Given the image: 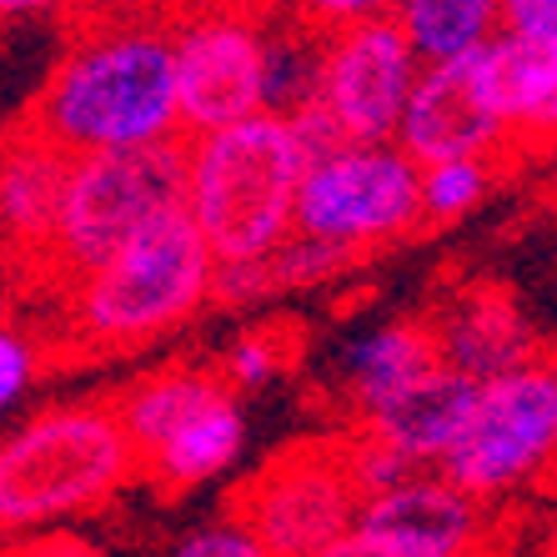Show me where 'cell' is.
Returning a JSON list of instances; mask_svg holds the SVG:
<instances>
[{"label":"cell","instance_id":"obj_23","mask_svg":"<svg viewBox=\"0 0 557 557\" xmlns=\"http://www.w3.org/2000/svg\"><path fill=\"white\" fill-rule=\"evenodd\" d=\"M397 0H286L282 15L307 36H332V30H347L357 21H372V15H392Z\"/></svg>","mask_w":557,"mask_h":557},{"label":"cell","instance_id":"obj_6","mask_svg":"<svg viewBox=\"0 0 557 557\" xmlns=\"http://www.w3.org/2000/svg\"><path fill=\"white\" fill-rule=\"evenodd\" d=\"M357 512L362 487L351 478L347 437L332 432L276 447L232 487L221 518L247 528L272 557H317L357 528Z\"/></svg>","mask_w":557,"mask_h":557},{"label":"cell","instance_id":"obj_9","mask_svg":"<svg viewBox=\"0 0 557 557\" xmlns=\"http://www.w3.org/2000/svg\"><path fill=\"white\" fill-rule=\"evenodd\" d=\"M182 136L242 126L272 106V36L257 15L191 11L171 26Z\"/></svg>","mask_w":557,"mask_h":557},{"label":"cell","instance_id":"obj_30","mask_svg":"<svg viewBox=\"0 0 557 557\" xmlns=\"http://www.w3.org/2000/svg\"><path fill=\"white\" fill-rule=\"evenodd\" d=\"M11 557H96V547H81L76 537H46V543L15 547Z\"/></svg>","mask_w":557,"mask_h":557},{"label":"cell","instance_id":"obj_13","mask_svg":"<svg viewBox=\"0 0 557 557\" xmlns=\"http://www.w3.org/2000/svg\"><path fill=\"white\" fill-rule=\"evenodd\" d=\"M357 532L382 537L407 557H482L487 547L482 503L457 493L442 472H417L387 493L362 497Z\"/></svg>","mask_w":557,"mask_h":557},{"label":"cell","instance_id":"obj_28","mask_svg":"<svg viewBox=\"0 0 557 557\" xmlns=\"http://www.w3.org/2000/svg\"><path fill=\"white\" fill-rule=\"evenodd\" d=\"M507 146H522V151H553L557 146V91L547 96V106L528 121V126L507 136Z\"/></svg>","mask_w":557,"mask_h":557},{"label":"cell","instance_id":"obj_26","mask_svg":"<svg viewBox=\"0 0 557 557\" xmlns=\"http://www.w3.org/2000/svg\"><path fill=\"white\" fill-rule=\"evenodd\" d=\"M497 30L557 40V0H503V11H497Z\"/></svg>","mask_w":557,"mask_h":557},{"label":"cell","instance_id":"obj_7","mask_svg":"<svg viewBox=\"0 0 557 557\" xmlns=\"http://www.w3.org/2000/svg\"><path fill=\"white\" fill-rule=\"evenodd\" d=\"M557 462V357H532L478 382L462 437L442 457V478L472 503H493L537 482Z\"/></svg>","mask_w":557,"mask_h":557},{"label":"cell","instance_id":"obj_31","mask_svg":"<svg viewBox=\"0 0 557 557\" xmlns=\"http://www.w3.org/2000/svg\"><path fill=\"white\" fill-rule=\"evenodd\" d=\"M55 5H86V0H0V21L36 15V11H55Z\"/></svg>","mask_w":557,"mask_h":557},{"label":"cell","instance_id":"obj_25","mask_svg":"<svg viewBox=\"0 0 557 557\" xmlns=\"http://www.w3.org/2000/svg\"><path fill=\"white\" fill-rule=\"evenodd\" d=\"M30 376H36V347L21 332L0 326V412L30 387Z\"/></svg>","mask_w":557,"mask_h":557},{"label":"cell","instance_id":"obj_24","mask_svg":"<svg viewBox=\"0 0 557 557\" xmlns=\"http://www.w3.org/2000/svg\"><path fill=\"white\" fill-rule=\"evenodd\" d=\"M171 557H272V553H267L247 528H236L232 518H216V522H207V528L186 532L182 543L171 547Z\"/></svg>","mask_w":557,"mask_h":557},{"label":"cell","instance_id":"obj_18","mask_svg":"<svg viewBox=\"0 0 557 557\" xmlns=\"http://www.w3.org/2000/svg\"><path fill=\"white\" fill-rule=\"evenodd\" d=\"M553 91H557V40L497 30L478 51V96L503 121L507 136L528 126Z\"/></svg>","mask_w":557,"mask_h":557},{"label":"cell","instance_id":"obj_29","mask_svg":"<svg viewBox=\"0 0 557 557\" xmlns=\"http://www.w3.org/2000/svg\"><path fill=\"white\" fill-rule=\"evenodd\" d=\"M317 557H407V553H397L392 543H382V537H367V532H357L351 528L347 537H337L332 547H322Z\"/></svg>","mask_w":557,"mask_h":557},{"label":"cell","instance_id":"obj_5","mask_svg":"<svg viewBox=\"0 0 557 557\" xmlns=\"http://www.w3.org/2000/svg\"><path fill=\"white\" fill-rule=\"evenodd\" d=\"M186 151H191V136H171V141L136 146V151L76 156L36 286H51V292L76 286L106 257H116L136 232H146L156 216L182 211Z\"/></svg>","mask_w":557,"mask_h":557},{"label":"cell","instance_id":"obj_4","mask_svg":"<svg viewBox=\"0 0 557 557\" xmlns=\"http://www.w3.org/2000/svg\"><path fill=\"white\" fill-rule=\"evenodd\" d=\"M301 176H307V151L286 116L272 111L211 136H191L186 216L201 232L211 261L236 267L272 257L292 236Z\"/></svg>","mask_w":557,"mask_h":557},{"label":"cell","instance_id":"obj_21","mask_svg":"<svg viewBox=\"0 0 557 557\" xmlns=\"http://www.w3.org/2000/svg\"><path fill=\"white\" fill-rule=\"evenodd\" d=\"M297 351H301L297 322H267V326H251L247 337H236L216 372L226 387H261V382H272L276 372H286L297 362Z\"/></svg>","mask_w":557,"mask_h":557},{"label":"cell","instance_id":"obj_11","mask_svg":"<svg viewBox=\"0 0 557 557\" xmlns=\"http://www.w3.org/2000/svg\"><path fill=\"white\" fill-rule=\"evenodd\" d=\"M392 146L417 171L437 161H487L493 151H503V121L478 96V51L417 71Z\"/></svg>","mask_w":557,"mask_h":557},{"label":"cell","instance_id":"obj_20","mask_svg":"<svg viewBox=\"0 0 557 557\" xmlns=\"http://www.w3.org/2000/svg\"><path fill=\"white\" fill-rule=\"evenodd\" d=\"M497 11L503 0H397L392 21L412 40L417 61L437 65L482 51L497 36Z\"/></svg>","mask_w":557,"mask_h":557},{"label":"cell","instance_id":"obj_22","mask_svg":"<svg viewBox=\"0 0 557 557\" xmlns=\"http://www.w3.org/2000/svg\"><path fill=\"white\" fill-rule=\"evenodd\" d=\"M493 191L487 161H437L422 166V226H442L472 211L482 196Z\"/></svg>","mask_w":557,"mask_h":557},{"label":"cell","instance_id":"obj_14","mask_svg":"<svg viewBox=\"0 0 557 557\" xmlns=\"http://www.w3.org/2000/svg\"><path fill=\"white\" fill-rule=\"evenodd\" d=\"M472 403H478V382L453 372V367H437L422 382L403 387L397 397L357 412L347 432L382 442L387 453L412 462L417 472H437L442 457L453 453V442L462 437Z\"/></svg>","mask_w":557,"mask_h":557},{"label":"cell","instance_id":"obj_19","mask_svg":"<svg viewBox=\"0 0 557 557\" xmlns=\"http://www.w3.org/2000/svg\"><path fill=\"white\" fill-rule=\"evenodd\" d=\"M437 337H432L428 317H412V322H387L367 332L357 347L347 351V397H351V417L367 412V407L387 403L403 387L422 382L428 372H437Z\"/></svg>","mask_w":557,"mask_h":557},{"label":"cell","instance_id":"obj_27","mask_svg":"<svg viewBox=\"0 0 557 557\" xmlns=\"http://www.w3.org/2000/svg\"><path fill=\"white\" fill-rule=\"evenodd\" d=\"M156 5H161L171 21H182V15H191V11H236V15H257V21H267V15L282 11L286 0H156Z\"/></svg>","mask_w":557,"mask_h":557},{"label":"cell","instance_id":"obj_1","mask_svg":"<svg viewBox=\"0 0 557 557\" xmlns=\"http://www.w3.org/2000/svg\"><path fill=\"white\" fill-rule=\"evenodd\" d=\"M71 156L182 136L171 15L156 0H86L51 76L21 111Z\"/></svg>","mask_w":557,"mask_h":557},{"label":"cell","instance_id":"obj_15","mask_svg":"<svg viewBox=\"0 0 557 557\" xmlns=\"http://www.w3.org/2000/svg\"><path fill=\"white\" fill-rule=\"evenodd\" d=\"M428 326L437 337L442 367H453V372L472 376V382H493V376L537 357L522 311L497 286H472V292L453 297L442 311H432Z\"/></svg>","mask_w":557,"mask_h":557},{"label":"cell","instance_id":"obj_16","mask_svg":"<svg viewBox=\"0 0 557 557\" xmlns=\"http://www.w3.org/2000/svg\"><path fill=\"white\" fill-rule=\"evenodd\" d=\"M242 442H247V417H242L232 392H221L207 407H196L182 428L146 457L141 478H151L156 493L182 497L191 487H207L211 478H221L242 457Z\"/></svg>","mask_w":557,"mask_h":557},{"label":"cell","instance_id":"obj_8","mask_svg":"<svg viewBox=\"0 0 557 557\" xmlns=\"http://www.w3.org/2000/svg\"><path fill=\"white\" fill-rule=\"evenodd\" d=\"M292 232L372 257L422 232V171L397 146H342L307 166Z\"/></svg>","mask_w":557,"mask_h":557},{"label":"cell","instance_id":"obj_3","mask_svg":"<svg viewBox=\"0 0 557 557\" xmlns=\"http://www.w3.org/2000/svg\"><path fill=\"white\" fill-rule=\"evenodd\" d=\"M141 478L111 397L51 403L0 437V537L51 532L111 507Z\"/></svg>","mask_w":557,"mask_h":557},{"label":"cell","instance_id":"obj_2","mask_svg":"<svg viewBox=\"0 0 557 557\" xmlns=\"http://www.w3.org/2000/svg\"><path fill=\"white\" fill-rule=\"evenodd\" d=\"M211 261L191 216L166 211L61 297L65 357H116L186 326L211 301Z\"/></svg>","mask_w":557,"mask_h":557},{"label":"cell","instance_id":"obj_10","mask_svg":"<svg viewBox=\"0 0 557 557\" xmlns=\"http://www.w3.org/2000/svg\"><path fill=\"white\" fill-rule=\"evenodd\" d=\"M417 71L422 61L403 26L392 15H372L322 40L311 101L332 116L347 146H392Z\"/></svg>","mask_w":557,"mask_h":557},{"label":"cell","instance_id":"obj_17","mask_svg":"<svg viewBox=\"0 0 557 557\" xmlns=\"http://www.w3.org/2000/svg\"><path fill=\"white\" fill-rule=\"evenodd\" d=\"M221 392H232V387L221 382L216 367H196V362L156 367V372L136 376L131 387H121L111 403H116L126 442L136 447V462H146L196 407H207Z\"/></svg>","mask_w":557,"mask_h":557},{"label":"cell","instance_id":"obj_12","mask_svg":"<svg viewBox=\"0 0 557 557\" xmlns=\"http://www.w3.org/2000/svg\"><path fill=\"white\" fill-rule=\"evenodd\" d=\"M71 161L76 156L26 116H15L0 131V267L5 272L36 282L40 261L51 251Z\"/></svg>","mask_w":557,"mask_h":557}]
</instances>
